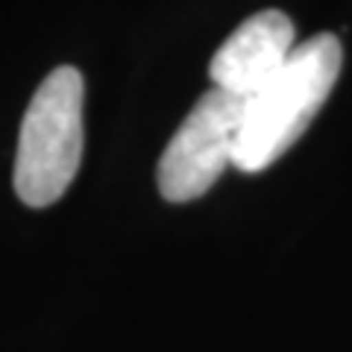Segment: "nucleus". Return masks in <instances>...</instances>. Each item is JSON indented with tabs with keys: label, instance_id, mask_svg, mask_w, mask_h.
Listing matches in <instances>:
<instances>
[{
	"label": "nucleus",
	"instance_id": "nucleus-2",
	"mask_svg": "<svg viewBox=\"0 0 352 352\" xmlns=\"http://www.w3.org/2000/svg\"><path fill=\"white\" fill-rule=\"evenodd\" d=\"M82 97L85 82L76 68L44 76L21 120L15 153V194L30 208L56 203L71 188L82 162Z\"/></svg>",
	"mask_w": 352,
	"mask_h": 352
},
{
	"label": "nucleus",
	"instance_id": "nucleus-1",
	"mask_svg": "<svg viewBox=\"0 0 352 352\" xmlns=\"http://www.w3.org/2000/svg\"><path fill=\"white\" fill-rule=\"evenodd\" d=\"M344 50L335 36H314L296 44L276 76L244 100L232 168L258 173L270 168L308 129L338 82Z\"/></svg>",
	"mask_w": 352,
	"mask_h": 352
},
{
	"label": "nucleus",
	"instance_id": "nucleus-3",
	"mask_svg": "<svg viewBox=\"0 0 352 352\" xmlns=\"http://www.w3.org/2000/svg\"><path fill=\"white\" fill-rule=\"evenodd\" d=\"M241 115H244V100L220 88H208L194 103L159 159L156 179L164 200H197L220 179V173L232 168Z\"/></svg>",
	"mask_w": 352,
	"mask_h": 352
},
{
	"label": "nucleus",
	"instance_id": "nucleus-4",
	"mask_svg": "<svg viewBox=\"0 0 352 352\" xmlns=\"http://www.w3.org/2000/svg\"><path fill=\"white\" fill-rule=\"evenodd\" d=\"M294 50L296 36L291 18L279 9H264L247 18L220 44L208 65V76L220 91L238 100H250L261 85H267L276 76Z\"/></svg>",
	"mask_w": 352,
	"mask_h": 352
}]
</instances>
